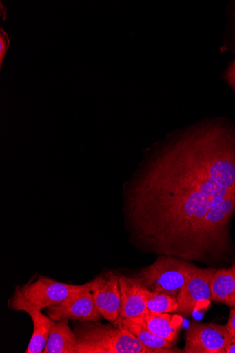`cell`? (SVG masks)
<instances>
[{"label": "cell", "mask_w": 235, "mask_h": 353, "mask_svg": "<svg viewBox=\"0 0 235 353\" xmlns=\"http://www.w3.org/2000/svg\"><path fill=\"white\" fill-rule=\"evenodd\" d=\"M127 228L145 252L213 265L232 252L235 128L204 121L174 132L125 199Z\"/></svg>", "instance_id": "cell-1"}, {"label": "cell", "mask_w": 235, "mask_h": 353, "mask_svg": "<svg viewBox=\"0 0 235 353\" xmlns=\"http://www.w3.org/2000/svg\"><path fill=\"white\" fill-rule=\"evenodd\" d=\"M77 353H156L119 323L79 322L74 327Z\"/></svg>", "instance_id": "cell-2"}, {"label": "cell", "mask_w": 235, "mask_h": 353, "mask_svg": "<svg viewBox=\"0 0 235 353\" xmlns=\"http://www.w3.org/2000/svg\"><path fill=\"white\" fill-rule=\"evenodd\" d=\"M88 283L74 285L39 276L34 281L17 288L10 300L9 307L14 311L25 308L39 310L57 305L85 290Z\"/></svg>", "instance_id": "cell-3"}, {"label": "cell", "mask_w": 235, "mask_h": 353, "mask_svg": "<svg viewBox=\"0 0 235 353\" xmlns=\"http://www.w3.org/2000/svg\"><path fill=\"white\" fill-rule=\"evenodd\" d=\"M196 268L192 262L176 256L159 255L152 265L133 276L150 292L178 298L183 285Z\"/></svg>", "instance_id": "cell-4"}, {"label": "cell", "mask_w": 235, "mask_h": 353, "mask_svg": "<svg viewBox=\"0 0 235 353\" xmlns=\"http://www.w3.org/2000/svg\"><path fill=\"white\" fill-rule=\"evenodd\" d=\"M217 270L196 267L181 288L178 296V313L189 317L196 311L206 310L212 301L211 283Z\"/></svg>", "instance_id": "cell-5"}, {"label": "cell", "mask_w": 235, "mask_h": 353, "mask_svg": "<svg viewBox=\"0 0 235 353\" xmlns=\"http://www.w3.org/2000/svg\"><path fill=\"white\" fill-rule=\"evenodd\" d=\"M232 336L225 326L192 322L185 334V353H226Z\"/></svg>", "instance_id": "cell-6"}, {"label": "cell", "mask_w": 235, "mask_h": 353, "mask_svg": "<svg viewBox=\"0 0 235 353\" xmlns=\"http://www.w3.org/2000/svg\"><path fill=\"white\" fill-rule=\"evenodd\" d=\"M47 315L54 321L69 319L80 323L99 322L103 317L95 303L92 281L83 291L61 303L47 308Z\"/></svg>", "instance_id": "cell-7"}, {"label": "cell", "mask_w": 235, "mask_h": 353, "mask_svg": "<svg viewBox=\"0 0 235 353\" xmlns=\"http://www.w3.org/2000/svg\"><path fill=\"white\" fill-rule=\"evenodd\" d=\"M121 274L112 271L99 275L92 281V291L96 307L103 318L114 324L119 318Z\"/></svg>", "instance_id": "cell-8"}, {"label": "cell", "mask_w": 235, "mask_h": 353, "mask_svg": "<svg viewBox=\"0 0 235 353\" xmlns=\"http://www.w3.org/2000/svg\"><path fill=\"white\" fill-rule=\"evenodd\" d=\"M119 286L121 305L119 319L138 317L150 312L147 306V288L138 279L121 275Z\"/></svg>", "instance_id": "cell-9"}, {"label": "cell", "mask_w": 235, "mask_h": 353, "mask_svg": "<svg viewBox=\"0 0 235 353\" xmlns=\"http://www.w3.org/2000/svg\"><path fill=\"white\" fill-rule=\"evenodd\" d=\"M116 323L131 332L145 347L156 351V353L183 352V350L174 348L176 343L152 333L146 326L143 316L119 319Z\"/></svg>", "instance_id": "cell-10"}, {"label": "cell", "mask_w": 235, "mask_h": 353, "mask_svg": "<svg viewBox=\"0 0 235 353\" xmlns=\"http://www.w3.org/2000/svg\"><path fill=\"white\" fill-rule=\"evenodd\" d=\"M143 316L146 326L152 333L176 344L183 322L181 314L149 312Z\"/></svg>", "instance_id": "cell-11"}, {"label": "cell", "mask_w": 235, "mask_h": 353, "mask_svg": "<svg viewBox=\"0 0 235 353\" xmlns=\"http://www.w3.org/2000/svg\"><path fill=\"white\" fill-rule=\"evenodd\" d=\"M69 321H54L43 353H77L76 336Z\"/></svg>", "instance_id": "cell-12"}, {"label": "cell", "mask_w": 235, "mask_h": 353, "mask_svg": "<svg viewBox=\"0 0 235 353\" xmlns=\"http://www.w3.org/2000/svg\"><path fill=\"white\" fill-rule=\"evenodd\" d=\"M23 311L30 316L33 325V332L25 352L43 353L54 321L42 310L25 308Z\"/></svg>", "instance_id": "cell-13"}, {"label": "cell", "mask_w": 235, "mask_h": 353, "mask_svg": "<svg viewBox=\"0 0 235 353\" xmlns=\"http://www.w3.org/2000/svg\"><path fill=\"white\" fill-rule=\"evenodd\" d=\"M211 290L212 301L235 307V274L231 269H221L214 273Z\"/></svg>", "instance_id": "cell-14"}, {"label": "cell", "mask_w": 235, "mask_h": 353, "mask_svg": "<svg viewBox=\"0 0 235 353\" xmlns=\"http://www.w3.org/2000/svg\"><path fill=\"white\" fill-rule=\"evenodd\" d=\"M147 306L153 313H178V298L146 290Z\"/></svg>", "instance_id": "cell-15"}, {"label": "cell", "mask_w": 235, "mask_h": 353, "mask_svg": "<svg viewBox=\"0 0 235 353\" xmlns=\"http://www.w3.org/2000/svg\"><path fill=\"white\" fill-rule=\"evenodd\" d=\"M10 41L9 37L3 28L0 30V67L3 66V62L9 49Z\"/></svg>", "instance_id": "cell-16"}, {"label": "cell", "mask_w": 235, "mask_h": 353, "mask_svg": "<svg viewBox=\"0 0 235 353\" xmlns=\"http://www.w3.org/2000/svg\"><path fill=\"white\" fill-rule=\"evenodd\" d=\"M225 327L232 334V339H235V307L231 310L228 322Z\"/></svg>", "instance_id": "cell-17"}, {"label": "cell", "mask_w": 235, "mask_h": 353, "mask_svg": "<svg viewBox=\"0 0 235 353\" xmlns=\"http://www.w3.org/2000/svg\"><path fill=\"white\" fill-rule=\"evenodd\" d=\"M226 79L228 83L230 84V85L235 90V60L231 64V66L229 67L226 73Z\"/></svg>", "instance_id": "cell-18"}, {"label": "cell", "mask_w": 235, "mask_h": 353, "mask_svg": "<svg viewBox=\"0 0 235 353\" xmlns=\"http://www.w3.org/2000/svg\"><path fill=\"white\" fill-rule=\"evenodd\" d=\"M226 353H235V339H232V343L226 348Z\"/></svg>", "instance_id": "cell-19"}, {"label": "cell", "mask_w": 235, "mask_h": 353, "mask_svg": "<svg viewBox=\"0 0 235 353\" xmlns=\"http://www.w3.org/2000/svg\"><path fill=\"white\" fill-rule=\"evenodd\" d=\"M233 272L235 274V263L232 266V268H230Z\"/></svg>", "instance_id": "cell-20"}]
</instances>
